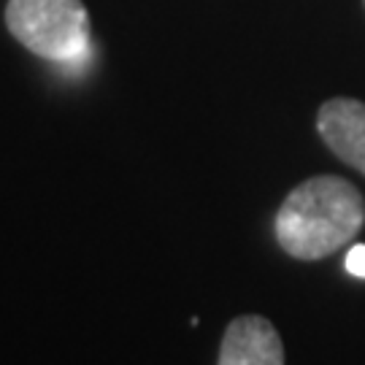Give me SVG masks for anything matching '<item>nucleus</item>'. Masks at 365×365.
<instances>
[{
    "label": "nucleus",
    "mask_w": 365,
    "mask_h": 365,
    "mask_svg": "<svg viewBox=\"0 0 365 365\" xmlns=\"http://www.w3.org/2000/svg\"><path fill=\"white\" fill-rule=\"evenodd\" d=\"M365 225L363 192L341 176L298 184L276 214V241L295 260H322L349 244Z\"/></svg>",
    "instance_id": "nucleus-1"
},
{
    "label": "nucleus",
    "mask_w": 365,
    "mask_h": 365,
    "mask_svg": "<svg viewBox=\"0 0 365 365\" xmlns=\"http://www.w3.org/2000/svg\"><path fill=\"white\" fill-rule=\"evenodd\" d=\"M6 25L27 52L49 63H81L90 49V14L81 0H9Z\"/></svg>",
    "instance_id": "nucleus-2"
},
{
    "label": "nucleus",
    "mask_w": 365,
    "mask_h": 365,
    "mask_svg": "<svg viewBox=\"0 0 365 365\" xmlns=\"http://www.w3.org/2000/svg\"><path fill=\"white\" fill-rule=\"evenodd\" d=\"M317 130L330 152L365 176V103L354 98H333L319 106Z\"/></svg>",
    "instance_id": "nucleus-3"
},
{
    "label": "nucleus",
    "mask_w": 365,
    "mask_h": 365,
    "mask_svg": "<svg viewBox=\"0 0 365 365\" xmlns=\"http://www.w3.org/2000/svg\"><path fill=\"white\" fill-rule=\"evenodd\" d=\"M217 365H284L279 330L257 314L238 317L225 330Z\"/></svg>",
    "instance_id": "nucleus-4"
},
{
    "label": "nucleus",
    "mask_w": 365,
    "mask_h": 365,
    "mask_svg": "<svg viewBox=\"0 0 365 365\" xmlns=\"http://www.w3.org/2000/svg\"><path fill=\"white\" fill-rule=\"evenodd\" d=\"M346 271L357 279H365V244H354L346 255Z\"/></svg>",
    "instance_id": "nucleus-5"
}]
</instances>
